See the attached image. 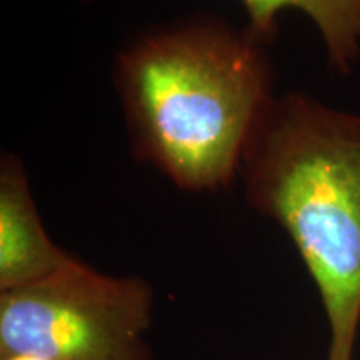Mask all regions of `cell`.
Returning a JSON list of instances; mask_svg holds the SVG:
<instances>
[{
    "label": "cell",
    "mask_w": 360,
    "mask_h": 360,
    "mask_svg": "<svg viewBox=\"0 0 360 360\" xmlns=\"http://www.w3.org/2000/svg\"><path fill=\"white\" fill-rule=\"evenodd\" d=\"M154 290L79 259L52 276L0 292V359L155 360L146 335Z\"/></svg>",
    "instance_id": "3957f363"
},
{
    "label": "cell",
    "mask_w": 360,
    "mask_h": 360,
    "mask_svg": "<svg viewBox=\"0 0 360 360\" xmlns=\"http://www.w3.org/2000/svg\"><path fill=\"white\" fill-rule=\"evenodd\" d=\"M114 84L134 155L192 192L237 179L247 139L276 96L269 47L215 19L134 40L117 53Z\"/></svg>",
    "instance_id": "6da1fadb"
},
{
    "label": "cell",
    "mask_w": 360,
    "mask_h": 360,
    "mask_svg": "<svg viewBox=\"0 0 360 360\" xmlns=\"http://www.w3.org/2000/svg\"><path fill=\"white\" fill-rule=\"evenodd\" d=\"M249 24L245 30L265 47L278 35L282 11L305 13L321 34L328 65L350 75L360 60V0H242Z\"/></svg>",
    "instance_id": "5b68a950"
},
{
    "label": "cell",
    "mask_w": 360,
    "mask_h": 360,
    "mask_svg": "<svg viewBox=\"0 0 360 360\" xmlns=\"http://www.w3.org/2000/svg\"><path fill=\"white\" fill-rule=\"evenodd\" d=\"M75 260L45 232L22 160H0V292L52 276Z\"/></svg>",
    "instance_id": "277c9868"
},
{
    "label": "cell",
    "mask_w": 360,
    "mask_h": 360,
    "mask_svg": "<svg viewBox=\"0 0 360 360\" xmlns=\"http://www.w3.org/2000/svg\"><path fill=\"white\" fill-rule=\"evenodd\" d=\"M238 177L254 210L289 233L326 309L327 360H352L360 323V115L302 92L274 96Z\"/></svg>",
    "instance_id": "7a4b0ae2"
},
{
    "label": "cell",
    "mask_w": 360,
    "mask_h": 360,
    "mask_svg": "<svg viewBox=\"0 0 360 360\" xmlns=\"http://www.w3.org/2000/svg\"><path fill=\"white\" fill-rule=\"evenodd\" d=\"M0 360H47V359L35 357V355H12V357H6Z\"/></svg>",
    "instance_id": "8992f818"
}]
</instances>
